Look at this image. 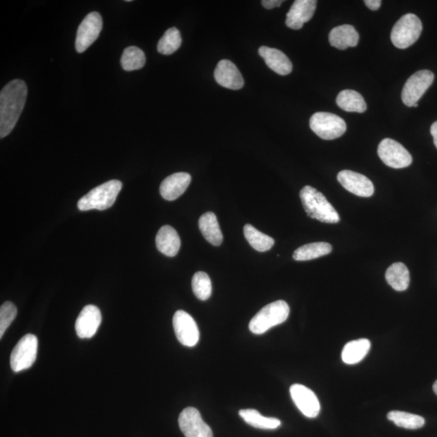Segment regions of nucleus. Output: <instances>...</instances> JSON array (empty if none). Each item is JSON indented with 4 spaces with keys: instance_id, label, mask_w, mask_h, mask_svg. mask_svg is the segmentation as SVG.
Listing matches in <instances>:
<instances>
[{
    "instance_id": "obj_1",
    "label": "nucleus",
    "mask_w": 437,
    "mask_h": 437,
    "mask_svg": "<svg viewBox=\"0 0 437 437\" xmlns=\"http://www.w3.org/2000/svg\"><path fill=\"white\" fill-rule=\"evenodd\" d=\"M28 88L25 81H10L0 93V137L12 132L24 110Z\"/></svg>"
},
{
    "instance_id": "obj_2",
    "label": "nucleus",
    "mask_w": 437,
    "mask_h": 437,
    "mask_svg": "<svg viewBox=\"0 0 437 437\" xmlns=\"http://www.w3.org/2000/svg\"><path fill=\"white\" fill-rule=\"evenodd\" d=\"M304 209L310 218L327 224L340 222V217L327 198L316 189L306 186L300 192Z\"/></svg>"
},
{
    "instance_id": "obj_3",
    "label": "nucleus",
    "mask_w": 437,
    "mask_h": 437,
    "mask_svg": "<svg viewBox=\"0 0 437 437\" xmlns=\"http://www.w3.org/2000/svg\"><path fill=\"white\" fill-rule=\"evenodd\" d=\"M121 187L123 184L119 180H111L100 185L81 198L78 204L79 210L104 211L110 209L114 205Z\"/></svg>"
},
{
    "instance_id": "obj_4",
    "label": "nucleus",
    "mask_w": 437,
    "mask_h": 437,
    "mask_svg": "<svg viewBox=\"0 0 437 437\" xmlns=\"http://www.w3.org/2000/svg\"><path fill=\"white\" fill-rule=\"evenodd\" d=\"M290 306L285 300L265 305L252 318L249 328L255 335H263L274 327L281 325L290 316Z\"/></svg>"
},
{
    "instance_id": "obj_5",
    "label": "nucleus",
    "mask_w": 437,
    "mask_h": 437,
    "mask_svg": "<svg viewBox=\"0 0 437 437\" xmlns=\"http://www.w3.org/2000/svg\"><path fill=\"white\" fill-rule=\"evenodd\" d=\"M422 30L420 18L409 13L396 22L391 32V42L399 49H407L421 37Z\"/></svg>"
},
{
    "instance_id": "obj_6",
    "label": "nucleus",
    "mask_w": 437,
    "mask_h": 437,
    "mask_svg": "<svg viewBox=\"0 0 437 437\" xmlns=\"http://www.w3.org/2000/svg\"><path fill=\"white\" fill-rule=\"evenodd\" d=\"M311 130L322 139L332 141L340 138L346 130L345 121L331 113L318 112L311 117Z\"/></svg>"
},
{
    "instance_id": "obj_7",
    "label": "nucleus",
    "mask_w": 437,
    "mask_h": 437,
    "mask_svg": "<svg viewBox=\"0 0 437 437\" xmlns=\"http://www.w3.org/2000/svg\"><path fill=\"white\" fill-rule=\"evenodd\" d=\"M38 340L37 336L28 334L17 342L10 358L11 367L15 373H19L32 367L37 358Z\"/></svg>"
},
{
    "instance_id": "obj_8",
    "label": "nucleus",
    "mask_w": 437,
    "mask_h": 437,
    "mask_svg": "<svg viewBox=\"0 0 437 437\" xmlns=\"http://www.w3.org/2000/svg\"><path fill=\"white\" fill-rule=\"evenodd\" d=\"M435 75L431 71L421 70L416 72L405 82L402 100L405 106H414L434 83Z\"/></svg>"
},
{
    "instance_id": "obj_9",
    "label": "nucleus",
    "mask_w": 437,
    "mask_h": 437,
    "mask_svg": "<svg viewBox=\"0 0 437 437\" xmlns=\"http://www.w3.org/2000/svg\"><path fill=\"white\" fill-rule=\"evenodd\" d=\"M377 153L383 163L390 168L403 169L412 163V155L402 144L394 139H383L378 146Z\"/></svg>"
},
{
    "instance_id": "obj_10",
    "label": "nucleus",
    "mask_w": 437,
    "mask_h": 437,
    "mask_svg": "<svg viewBox=\"0 0 437 437\" xmlns=\"http://www.w3.org/2000/svg\"><path fill=\"white\" fill-rule=\"evenodd\" d=\"M103 21L100 13L90 12L81 22L76 34L75 49L83 53L95 42L102 30Z\"/></svg>"
},
{
    "instance_id": "obj_11",
    "label": "nucleus",
    "mask_w": 437,
    "mask_h": 437,
    "mask_svg": "<svg viewBox=\"0 0 437 437\" xmlns=\"http://www.w3.org/2000/svg\"><path fill=\"white\" fill-rule=\"evenodd\" d=\"M176 337L184 346L193 348L200 340V331L197 323L190 314L183 310L175 313L173 319Z\"/></svg>"
},
{
    "instance_id": "obj_12",
    "label": "nucleus",
    "mask_w": 437,
    "mask_h": 437,
    "mask_svg": "<svg viewBox=\"0 0 437 437\" xmlns=\"http://www.w3.org/2000/svg\"><path fill=\"white\" fill-rule=\"evenodd\" d=\"M180 429L186 437H213L211 427L195 408L184 409L178 418Z\"/></svg>"
},
{
    "instance_id": "obj_13",
    "label": "nucleus",
    "mask_w": 437,
    "mask_h": 437,
    "mask_svg": "<svg viewBox=\"0 0 437 437\" xmlns=\"http://www.w3.org/2000/svg\"><path fill=\"white\" fill-rule=\"evenodd\" d=\"M290 394L297 408L305 416L314 418L318 416L321 405L312 390L303 385L295 384L291 386Z\"/></svg>"
},
{
    "instance_id": "obj_14",
    "label": "nucleus",
    "mask_w": 437,
    "mask_h": 437,
    "mask_svg": "<svg viewBox=\"0 0 437 437\" xmlns=\"http://www.w3.org/2000/svg\"><path fill=\"white\" fill-rule=\"evenodd\" d=\"M102 323L100 309L95 305H88L81 310L75 322L76 334L80 339H90L95 335Z\"/></svg>"
},
{
    "instance_id": "obj_15",
    "label": "nucleus",
    "mask_w": 437,
    "mask_h": 437,
    "mask_svg": "<svg viewBox=\"0 0 437 437\" xmlns=\"http://www.w3.org/2000/svg\"><path fill=\"white\" fill-rule=\"evenodd\" d=\"M337 178L342 187L355 196L368 198L373 195V184L363 174L351 170H342L338 174Z\"/></svg>"
},
{
    "instance_id": "obj_16",
    "label": "nucleus",
    "mask_w": 437,
    "mask_h": 437,
    "mask_svg": "<svg viewBox=\"0 0 437 437\" xmlns=\"http://www.w3.org/2000/svg\"><path fill=\"white\" fill-rule=\"evenodd\" d=\"M316 7L315 0H296L287 12L286 25L292 29H300L306 22L312 19Z\"/></svg>"
},
{
    "instance_id": "obj_17",
    "label": "nucleus",
    "mask_w": 437,
    "mask_h": 437,
    "mask_svg": "<svg viewBox=\"0 0 437 437\" xmlns=\"http://www.w3.org/2000/svg\"><path fill=\"white\" fill-rule=\"evenodd\" d=\"M216 82L222 87L238 90L244 86V79L233 62L224 60L218 62L214 72Z\"/></svg>"
},
{
    "instance_id": "obj_18",
    "label": "nucleus",
    "mask_w": 437,
    "mask_h": 437,
    "mask_svg": "<svg viewBox=\"0 0 437 437\" xmlns=\"http://www.w3.org/2000/svg\"><path fill=\"white\" fill-rule=\"evenodd\" d=\"M191 182V176L187 173H176L169 176L160 187V193L165 200L174 201L183 195Z\"/></svg>"
},
{
    "instance_id": "obj_19",
    "label": "nucleus",
    "mask_w": 437,
    "mask_h": 437,
    "mask_svg": "<svg viewBox=\"0 0 437 437\" xmlns=\"http://www.w3.org/2000/svg\"><path fill=\"white\" fill-rule=\"evenodd\" d=\"M261 57L264 58L265 64L277 74L281 75H290L292 71V64L290 58L285 53L274 48L261 47L259 49Z\"/></svg>"
},
{
    "instance_id": "obj_20",
    "label": "nucleus",
    "mask_w": 437,
    "mask_h": 437,
    "mask_svg": "<svg viewBox=\"0 0 437 437\" xmlns=\"http://www.w3.org/2000/svg\"><path fill=\"white\" fill-rule=\"evenodd\" d=\"M156 244L161 253L168 257H174L178 255L181 247V240L173 227L165 225L157 233Z\"/></svg>"
},
{
    "instance_id": "obj_21",
    "label": "nucleus",
    "mask_w": 437,
    "mask_h": 437,
    "mask_svg": "<svg viewBox=\"0 0 437 437\" xmlns=\"http://www.w3.org/2000/svg\"><path fill=\"white\" fill-rule=\"evenodd\" d=\"M359 38L357 31L350 25L335 27L329 35V40L331 46L339 49L357 47Z\"/></svg>"
},
{
    "instance_id": "obj_22",
    "label": "nucleus",
    "mask_w": 437,
    "mask_h": 437,
    "mask_svg": "<svg viewBox=\"0 0 437 437\" xmlns=\"http://www.w3.org/2000/svg\"><path fill=\"white\" fill-rule=\"evenodd\" d=\"M200 231L211 245L219 246L223 242V234L220 231L217 218L213 213L202 215L199 220Z\"/></svg>"
},
{
    "instance_id": "obj_23",
    "label": "nucleus",
    "mask_w": 437,
    "mask_h": 437,
    "mask_svg": "<svg viewBox=\"0 0 437 437\" xmlns=\"http://www.w3.org/2000/svg\"><path fill=\"white\" fill-rule=\"evenodd\" d=\"M371 348L367 339H359L348 342L342 351V359L346 364H358L366 357Z\"/></svg>"
},
{
    "instance_id": "obj_24",
    "label": "nucleus",
    "mask_w": 437,
    "mask_h": 437,
    "mask_svg": "<svg viewBox=\"0 0 437 437\" xmlns=\"http://www.w3.org/2000/svg\"><path fill=\"white\" fill-rule=\"evenodd\" d=\"M386 279L395 291L407 290L410 283L409 270L403 263L392 264L386 270Z\"/></svg>"
},
{
    "instance_id": "obj_25",
    "label": "nucleus",
    "mask_w": 437,
    "mask_h": 437,
    "mask_svg": "<svg viewBox=\"0 0 437 437\" xmlns=\"http://www.w3.org/2000/svg\"><path fill=\"white\" fill-rule=\"evenodd\" d=\"M336 103L346 112L364 113L367 110V104L364 97L355 90L346 89L340 92Z\"/></svg>"
},
{
    "instance_id": "obj_26",
    "label": "nucleus",
    "mask_w": 437,
    "mask_h": 437,
    "mask_svg": "<svg viewBox=\"0 0 437 437\" xmlns=\"http://www.w3.org/2000/svg\"><path fill=\"white\" fill-rule=\"evenodd\" d=\"M239 414L248 425L256 429H276L281 425V421L278 418L263 416L255 409L241 410Z\"/></svg>"
},
{
    "instance_id": "obj_27",
    "label": "nucleus",
    "mask_w": 437,
    "mask_h": 437,
    "mask_svg": "<svg viewBox=\"0 0 437 437\" xmlns=\"http://www.w3.org/2000/svg\"><path fill=\"white\" fill-rule=\"evenodd\" d=\"M332 246L327 242H315L300 246L294 253L296 261H308L331 254Z\"/></svg>"
},
{
    "instance_id": "obj_28",
    "label": "nucleus",
    "mask_w": 437,
    "mask_h": 437,
    "mask_svg": "<svg viewBox=\"0 0 437 437\" xmlns=\"http://www.w3.org/2000/svg\"><path fill=\"white\" fill-rule=\"evenodd\" d=\"M244 234L248 242L255 250L259 252H265L272 249L274 244L272 237L261 233L252 226L251 224H246L244 227Z\"/></svg>"
},
{
    "instance_id": "obj_29",
    "label": "nucleus",
    "mask_w": 437,
    "mask_h": 437,
    "mask_svg": "<svg viewBox=\"0 0 437 437\" xmlns=\"http://www.w3.org/2000/svg\"><path fill=\"white\" fill-rule=\"evenodd\" d=\"M387 418L396 425L405 429H418L425 425V420L421 416L411 413L393 411L387 414Z\"/></svg>"
},
{
    "instance_id": "obj_30",
    "label": "nucleus",
    "mask_w": 437,
    "mask_h": 437,
    "mask_svg": "<svg viewBox=\"0 0 437 437\" xmlns=\"http://www.w3.org/2000/svg\"><path fill=\"white\" fill-rule=\"evenodd\" d=\"M145 54L137 47L126 48L121 58V67L127 71L141 69L145 65Z\"/></svg>"
},
{
    "instance_id": "obj_31",
    "label": "nucleus",
    "mask_w": 437,
    "mask_h": 437,
    "mask_svg": "<svg viewBox=\"0 0 437 437\" xmlns=\"http://www.w3.org/2000/svg\"><path fill=\"white\" fill-rule=\"evenodd\" d=\"M182 37L179 30L176 28H170L165 33L157 44V51L161 55L170 56L181 47Z\"/></svg>"
},
{
    "instance_id": "obj_32",
    "label": "nucleus",
    "mask_w": 437,
    "mask_h": 437,
    "mask_svg": "<svg viewBox=\"0 0 437 437\" xmlns=\"http://www.w3.org/2000/svg\"><path fill=\"white\" fill-rule=\"evenodd\" d=\"M192 290L198 299H209L213 292V286L209 274L202 272L196 273L192 279Z\"/></svg>"
},
{
    "instance_id": "obj_33",
    "label": "nucleus",
    "mask_w": 437,
    "mask_h": 437,
    "mask_svg": "<svg viewBox=\"0 0 437 437\" xmlns=\"http://www.w3.org/2000/svg\"><path fill=\"white\" fill-rule=\"evenodd\" d=\"M16 314L17 309L10 301H6L0 307V338L1 339L8 328L14 321Z\"/></svg>"
},
{
    "instance_id": "obj_34",
    "label": "nucleus",
    "mask_w": 437,
    "mask_h": 437,
    "mask_svg": "<svg viewBox=\"0 0 437 437\" xmlns=\"http://www.w3.org/2000/svg\"><path fill=\"white\" fill-rule=\"evenodd\" d=\"M283 2L282 0H263V1H262V5L265 9H272L281 7Z\"/></svg>"
},
{
    "instance_id": "obj_35",
    "label": "nucleus",
    "mask_w": 437,
    "mask_h": 437,
    "mask_svg": "<svg viewBox=\"0 0 437 437\" xmlns=\"http://www.w3.org/2000/svg\"><path fill=\"white\" fill-rule=\"evenodd\" d=\"M366 5L373 11H377L381 5V0H366Z\"/></svg>"
},
{
    "instance_id": "obj_36",
    "label": "nucleus",
    "mask_w": 437,
    "mask_h": 437,
    "mask_svg": "<svg viewBox=\"0 0 437 437\" xmlns=\"http://www.w3.org/2000/svg\"><path fill=\"white\" fill-rule=\"evenodd\" d=\"M430 130H431V134L432 135V137H434V142L435 146L437 148V121H435V123L432 125Z\"/></svg>"
},
{
    "instance_id": "obj_37",
    "label": "nucleus",
    "mask_w": 437,
    "mask_h": 437,
    "mask_svg": "<svg viewBox=\"0 0 437 437\" xmlns=\"http://www.w3.org/2000/svg\"><path fill=\"white\" fill-rule=\"evenodd\" d=\"M434 391L435 392V394L437 395V380L435 381L434 385Z\"/></svg>"
},
{
    "instance_id": "obj_38",
    "label": "nucleus",
    "mask_w": 437,
    "mask_h": 437,
    "mask_svg": "<svg viewBox=\"0 0 437 437\" xmlns=\"http://www.w3.org/2000/svg\"><path fill=\"white\" fill-rule=\"evenodd\" d=\"M418 106V103L417 104H414V107H417Z\"/></svg>"
}]
</instances>
